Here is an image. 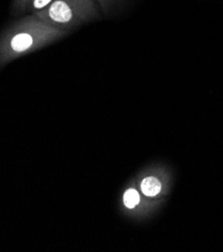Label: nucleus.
Here are the masks:
<instances>
[{
	"instance_id": "nucleus-3",
	"label": "nucleus",
	"mask_w": 223,
	"mask_h": 252,
	"mask_svg": "<svg viewBox=\"0 0 223 252\" xmlns=\"http://www.w3.org/2000/svg\"><path fill=\"white\" fill-rule=\"evenodd\" d=\"M139 188L144 196L152 198L161 193L162 183L155 176H145L140 181Z\"/></svg>"
},
{
	"instance_id": "nucleus-6",
	"label": "nucleus",
	"mask_w": 223,
	"mask_h": 252,
	"mask_svg": "<svg viewBox=\"0 0 223 252\" xmlns=\"http://www.w3.org/2000/svg\"><path fill=\"white\" fill-rule=\"evenodd\" d=\"M32 0H13L12 2V13L19 14L23 11H27V8Z\"/></svg>"
},
{
	"instance_id": "nucleus-1",
	"label": "nucleus",
	"mask_w": 223,
	"mask_h": 252,
	"mask_svg": "<svg viewBox=\"0 0 223 252\" xmlns=\"http://www.w3.org/2000/svg\"><path fill=\"white\" fill-rule=\"evenodd\" d=\"M65 33L34 14L19 19L0 34V68L59 40Z\"/></svg>"
},
{
	"instance_id": "nucleus-5",
	"label": "nucleus",
	"mask_w": 223,
	"mask_h": 252,
	"mask_svg": "<svg viewBox=\"0 0 223 252\" xmlns=\"http://www.w3.org/2000/svg\"><path fill=\"white\" fill-rule=\"evenodd\" d=\"M52 2H53V0H32L27 8V11L32 12V14H34V13L44 9Z\"/></svg>"
},
{
	"instance_id": "nucleus-7",
	"label": "nucleus",
	"mask_w": 223,
	"mask_h": 252,
	"mask_svg": "<svg viewBox=\"0 0 223 252\" xmlns=\"http://www.w3.org/2000/svg\"><path fill=\"white\" fill-rule=\"evenodd\" d=\"M97 1L100 2L103 9H107V7L109 6V4L113 1V0H97Z\"/></svg>"
},
{
	"instance_id": "nucleus-2",
	"label": "nucleus",
	"mask_w": 223,
	"mask_h": 252,
	"mask_svg": "<svg viewBox=\"0 0 223 252\" xmlns=\"http://www.w3.org/2000/svg\"><path fill=\"white\" fill-rule=\"evenodd\" d=\"M36 17L54 28L67 31L96 15L94 0H53Z\"/></svg>"
},
{
	"instance_id": "nucleus-4",
	"label": "nucleus",
	"mask_w": 223,
	"mask_h": 252,
	"mask_svg": "<svg viewBox=\"0 0 223 252\" xmlns=\"http://www.w3.org/2000/svg\"><path fill=\"white\" fill-rule=\"evenodd\" d=\"M141 194L135 188H129L123 195V204L128 210H135L141 204Z\"/></svg>"
}]
</instances>
